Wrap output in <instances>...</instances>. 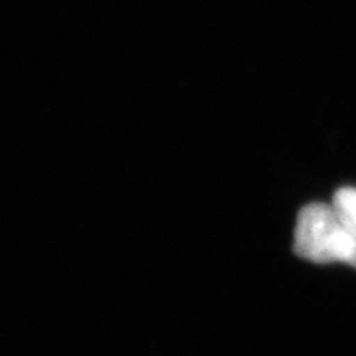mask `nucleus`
<instances>
[{"mask_svg": "<svg viewBox=\"0 0 356 356\" xmlns=\"http://www.w3.org/2000/svg\"><path fill=\"white\" fill-rule=\"evenodd\" d=\"M293 250L313 264H346L356 269V232L334 204H309L299 212Z\"/></svg>", "mask_w": 356, "mask_h": 356, "instance_id": "obj_1", "label": "nucleus"}, {"mask_svg": "<svg viewBox=\"0 0 356 356\" xmlns=\"http://www.w3.org/2000/svg\"><path fill=\"white\" fill-rule=\"evenodd\" d=\"M332 204L339 208V212L346 218V222L356 232V188H341L334 194V202Z\"/></svg>", "mask_w": 356, "mask_h": 356, "instance_id": "obj_2", "label": "nucleus"}]
</instances>
